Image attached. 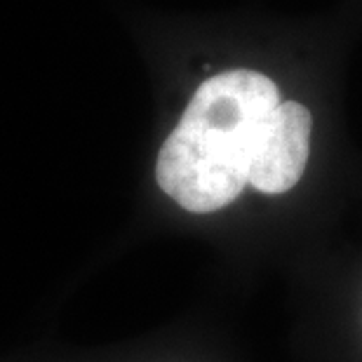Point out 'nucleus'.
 Segmentation results:
<instances>
[{
  "instance_id": "nucleus-2",
  "label": "nucleus",
  "mask_w": 362,
  "mask_h": 362,
  "mask_svg": "<svg viewBox=\"0 0 362 362\" xmlns=\"http://www.w3.org/2000/svg\"><path fill=\"white\" fill-rule=\"evenodd\" d=\"M310 111L299 101H280L264 120L247 184L259 193L280 195L299 184L310 148Z\"/></svg>"
},
{
  "instance_id": "nucleus-1",
  "label": "nucleus",
  "mask_w": 362,
  "mask_h": 362,
  "mask_svg": "<svg viewBox=\"0 0 362 362\" xmlns=\"http://www.w3.org/2000/svg\"><path fill=\"white\" fill-rule=\"evenodd\" d=\"M280 101L278 85L259 71L207 78L158 153V186L193 214L230 205L247 186L264 120Z\"/></svg>"
}]
</instances>
